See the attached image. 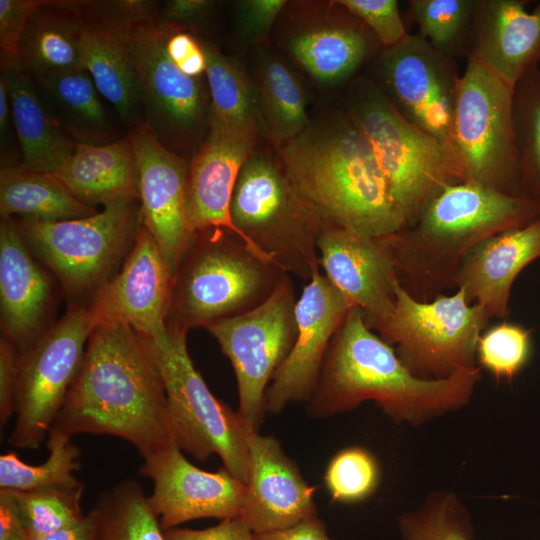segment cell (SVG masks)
Returning a JSON list of instances; mask_svg holds the SVG:
<instances>
[{
    "instance_id": "cell-29",
    "label": "cell",
    "mask_w": 540,
    "mask_h": 540,
    "mask_svg": "<svg viewBox=\"0 0 540 540\" xmlns=\"http://www.w3.org/2000/svg\"><path fill=\"white\" fill-rule=\"evenodd\" d=\"M128 34L84 17L80 52L82 66L98 92L113 105L131 131L144 123L140 119L143 107Z\"/></svg>"
},
{
    "instance_id": "cell-44",
    "label": "cell",
    "mask_w": 540,
    "mask_h": 540,
    "mask_svg": "<svg viewBox=\"0 0 540 540\" xmlns=\"http://www.w3.org/2000/svg\"><path fill=\"white\" fill-rule=\"evenodd\" d=\"M337 2L367 26L382 48L395 46L409 35L396 0H337Z\"/></svg>"
},
{
    "instance_id": "cell-16",
    "label": "cell",
    "mask_w": 540,
    "mask_h": 540,
    "mask_svg": "<svg viewBox=\"0 0 540 540\" xmlns=\"http://www.w3.org/2000/svg\"><path fill=\"white\" fill-rule=\"evenodd\" d=\"M139 473L153 482L148 498L164 531L196 519L241 514L245 483L225 467L208 472L194 466L175 443L145 458Z\"/></svg>"
},
{
    "instance_id": "cell-7",
    "label": "cell",
    "mask_w": 540,
    "mask_h": 540,
    "mask_svg": "<svg viewBox=\"0 0 540 540\" xmlns=\"http://www.w3.org/2000/svg\"><path fill=\"white\" fill-rule=\"evenodd\" d=\"M68 306L87 307L119 271L142 226L138 199H121L87 217L55 222L13 218Z\"/></svg>"
},
{
    "instance_id": "cell-13",
    "label": "cell",
    "mask_w": 540,
    "mask_h": 540,
    "mask_svg": "<svg viewBox=\"0 0 540 540\" xmlns=\"http://www.w3.org/2000/svg\"><path fill=\"white\" fill-rule=\"evenodd\" d=\"M95 322L87 307L68 306L27 350L19 354L15 422L8 443L38 449L47 439L85 355Z\"/></svg>"
},
{
    "instance_id": "cell-27",
    "label": "cell",
    "mask_w": 540,
    "mask_h": 540,
    "mask_svg": "<svg viewBox=\"0 0 540 540\" xmlns=\"http://www.w3.org/2000/svg\"><path fill=\"white\" fill-rule=\"evenodd\" d=\"M51 175L76 199L90 206H105L121 199L139 200L129 134L102 145L76 144L72 155Z\"/></svg>"
},
{
    "instance_id": "cell-40",
    "label": "cell",
    "mask_w": 540,
    "mask_h": 540,
    "mask_svg": "<svg viewBox=\"0 0 540 540\" xmlns=\"http://www.w3.org/2000/svg\"><path fill=\"white\" fill-rule=\"evenodd\" d=\"M403 540H473L470 517L453 494L431 496L414 512L398 520Z\"/></svg>"
},
{
    "instance_id": "cell-20",
    "label": "cell",
    "mask_w": 540,
    "mask_h": 540,
    "mask_svg": "<svg viewBox=\"0 0 540 540\" xmlns=\"http://www.w3.org/2000/svg\"><path fill=\"white\" fill-rule=\"evenodd\" d=\"M320 266L328 280L359 308L375 330L395 307L397 274L384 237L341 227H323L317 239Z\"/></svg>"
},
{
    "instance_id": "cell-25",
    "label": "cell",
    "mask_w": 540,
    "mask_h": 540,
    "mask_svg": "<svg viewBox=\"0 0 540 540\" xmlns=\"http://www.w3.org/2000/svg\"><path fill=\"white\" fill-rule=\"evenodd\" d=\"M527 3L476 0L472 23L468 55L513 88L540 64V2L532 11Z\"/></svg>"
},
{
    "instance_id": "cell-34",
    "label": "cell",
    "mask_w": 540,
    "mask_h": 540,
    "mask_svg": "<svg viewBox=\"0 0 540 540\" xmlns=\"http://www.w3.org/2000/svg\"><path fill=\"white\" fill-rule=\"evenodd\" d=\"M201 43L211 100L209 125L258 136V109L250 76L212 43Z\"/></svg>"
},
{
    "instance_id": "cell-3",
    "label": "cell",
    "mask_w": 540,
    "mask_h": 540,
    "mask_svg": "<svg viewBox=\"0 0 540 540\" xmlns=\"http://www.w3.org/2000/svg\"><path fill=\"white\" fill-rule=\"evenodd\" d=\"M277 154L323 227L372 237L407 227L371 144L344 109L311 120Z\"/></svg>"
},
{
    "instance_id": "cell-48",
    "label": "cell",
    "mask_w": 540,
    "mask_h": 540,
    "mask_svg": "<svg viewBox=\"0 0 540 540\" xmlns=\"http://www.w3.org/2000/svg\"><path fill=\"white\" fill-rule=\"evenodd\" d=\"M166 27L168 31L165 46L169 57L186 75L204 77L206 55L201 41L191 33Z\"/></svg>"
},
{
    "instance_id": "cell-5",
    "label": "cell",
    "mask_w": 540,
    "mask_h": 540,
    "mask_svg": "<svg viewBox=\"0 0 540 540\" xmlns=\"http://www.w3.org/2000/svg\"><path fill=\"white\" fill-rule=\"evenodd\" d=\"M288 275L232 230L196 232L173 274L165 324L188 332L243 314Z\"/></svg>"
},
{
    "instance_id": "cell-2",
    "label": "cell",
    "mask_w": 540,
    "mask_h": 540,
    "mask_svg": "<svg viewBox=\"0 0 540 540\" xmlns=\"http://www.w3.org/2000/svg\"><path fill=\"white\" fill-rule=\"evenodd\" d=\"M480 369H461L443 379L417 377L352 307L327 350L308 413L327 418L371 400L397 423H423L467 404Z\"/></svg>"
},
{
    "instance_id": "cell-45",
    "label": "cell",
    "mask_w": 540,
    "mask_h": 540,
    "mask_svg": "<svg viewBox=\"0 0 540 540\" xmlns=\"http://www.w3.org/2000/svg\"><path fill=\"white\" fill-rule=\"evenodd\" d=\"M42 0H0L1 70L19 67V45L27 23Z\"/></svg>"
},
{
    "instance_id": "cell-50",
    "label": "cell",
    "mask_w": 540,
    "mask_h": 540,
    "mask_svg": "<svg viewBox=\"0 0 540 540\" xmlns=\"http://www.w3.org/2000/svg\"><path fill=\"white\" fill-rule=\"evenodd\" d=\"M166 540H255L254 532L241 517L226 518L205 529L175 527L164 531Z\"/></svg>"
},
{
    "instance_id": "cell-1",
    "label": "cell",
    "mask_w": 540,
    "mask_h": 540,
    "mask_svg": "<svg viewBox=\"0 0 540 540\" xmlns=\"http://www.w3.org/2000/svg\"><path fill=\"white\" fill-rule=\"evenodd\" d=\"M50 431L71 438L115 436L143 459L174 443L165 386L148 339L126 325L96 326Z\"/></svg>"
},
{
    "instance_id": "cell-33",
    "label": "cell",
    "mask_w": 540,
    "mask_h": 540,
    "mask_svg": "<svg viewBox=\"0 0 540 540\" xmlns=\"http://www.w3.org/2000/svg\"><path fill=\"white\" fill-rule=\"evenodd\" d=\"M96 212V207L80 202L47 172L23 162L1 166L0 215L3 218L55 222Z\"/></svg>"
},
{
    "instance_id": "cell-14",
    "label": "cell",
    "mask_w": 540,
    "mask_h": 540,
    "mask_svg": "<svg viewBox=\"0 0 540 540\" xmlns=\"http://www.w3.org/2000/svg\"><path fill=\"white\" fill-rule=\"evenodd\" d=\"M296 302L288 275L264 303L205 328L232 364L238 413L253 432H258L266 413L267 388L296 340Z\"/></svg>"
},
{
    "instance_id": "cell-51",
    "label": "cell",
    "mask_w": 540,
    "mask_h": 540,
    "mask_svg": "<svg viewBox=\"0 0 540 540\" xmlns=\"http://www.w3.org/2000/svg\"><path fill=\"white\" fill-rule=\"evenodd\" d=\"M255 540H334L326 525L317 516L300 521L290 527L254 533Z\"/></svg>"
},
{
    "instance_id": "cell-31",
    "label": "cell",
    "mask_w": 540,
    "mask_h": 540,
    "mask_svg": "<svg viewBox=\"0 0 540 540\" xmlns=\"http://www.w3.org/2000/svg\"><path fill=\"white\" fill-rule=\"evenodd\" d=\"M250 79L256 95L260 134L279 146L307 128L311 119L304 87L279 55L261 49L254 58Z\"/></svg>"
},
{
    "instance_id": "cell-52",
    "label": "cell",
    "mask_w": 540,
    "mask_h": 540,
    "mask_svg": "<svg viewBox=\"0 0 540 540\" xmlns=\"http://www.w3.org/2000/svg\"><path fill=\"white\" fill-rule=\"evenodd\" d=\"M0 540H33L25 528L11 491L0 489Z\"/></svg>"
},
{
    "instance_id": "cell-24",
    "label": "cell",
    "mask_w": 540,
    "mask_h": 540,
    "mask_svg": "<svg viewBox=\"0 0 540 540\" xmlns=\"http://www.w3.org/2000/svg\"><path fill=\"white\" fill-rule=\"evenodd\" d=\"M257 137L209 125L204 142L188 164L186 211L193 233L226 228L240 235L231 219V200Z\"/></svg>"
},
{
    "instance_id": "cell-46",
    "label": "cell",
    "mask_w": 540,
    "mask_h": 540,
    "mask_svg": "<svg viewBox=\"0 0 540 540\" xmlns=\"http://www.w3.org/2000/svg\"><path fill=\"white\" fill-rule=\"evenodd\" d=\"M286 5L285 0L235 1L234 13L239 38L246 44H264Z\"/></svg>"
},
{
    "instance_id": "cell-32",
    "label": "cell",
    "mask_w": 540,
    "mask_h": 540,
    "mask_svg": "<svg viewBox=\"0 0 540 540\" xmlns=\"http://www.w3.org/2000/svg\"><path fill=\"white\" fill-rule=\"evenodd\" d=\"M32 81L76 144L102 145L117 140L100 93L86 69L78 68Z\"/></svg>"
},
{
    "instance_id": "cell-37",
    "label": "cell",
    "mask_w": 540,
    "mask_h": 540,
    "mask_svg": "<svg viewBox=\"0 0 540 540\" xmlns=\"http://www.w3.org/2000/svg\"><path fill=\"white\" fill-rule=\"evenodd\" d=\"M408 4L419 36L449 58L467 57L476 0H410Z\"/></svg>"
},
{
    "instance_id": "cell-23",
    "label": "cell",
    "mask_w": 540,
    "mask_h": 540,
    "mask_svg": "<svg viewBox=\"0 0 540 540\" xmlns=\"http://www.w3.org/2000/svg\"><path fill=\"white\" fill-rule=\"evenodd\" d=\"M249 474L239 517L254 533L290 527L317 516L315 488L272 436L249 437Z\"/></svg>"
},
{
    "instance_id": "cell-42",
    "label": "cell",
    "mask_w": 540,
    "mask_h": 540,
    "mask_svg": "<svg viewBox=\"0 0 540 540\" xmlns=\"http://www.w3.org/2000/svg\"><path fill=\"white\" fill-rule=\"evenodd\" d=\"M380 468L366 449L354 446L339 451L330 460L324 482L333 501L353 504L366 500L377 489Z\"/></svg>"
},
{
    "instance_id": "cell-35",
    "label": "cell",
    "mask_w": 540,
    "mask_h": 540,
    "mask_svg": "<svg viewBox=\"0 0 540 540\" xmlns=\"http://www.w3.org/2000/svg\"><path fill=\"white\" fill-rule=\"evenodd\" d=\"M95 540H166L142 486L126 479L102 491L92 508Z\"/></svg>"
},
{
    "instance_id": "cell-41",
    "label": "cell",
    "mask_w": 540,
    "mask_h": 540,
    "mask_svg": "<svg viewBox=\"0 0 540 540\" xmlns=\"http://www.w3.org/2000/svg\"><path fill=\"white\" fill-rule=\"evenodd\" d=\"M531 332L523 326L501 322L487 328L477 344L476 359L497 380L511 382L528 364Z\"/></svg>"
},
{
    "instance_id": "cell-38",
    "label": "cell",
    "mask_w": 540,
    "mask_h": 540,
    "mask_svg": "<svg viewBox=\"0 0 540 540\" xmlns=\"http://www.w3.org/2000/svg\"><path fill=\"white\" fill-rule=\"evenodd\" d=\"M512 112L522 195L540 204V67L514 86Z\"/></svg>"
},
{
    "instance_id": "cell-6",
    "label": "cell",
    "mask_w": 540,
    "mask_h": 540,
    "mask_svg": "<svg viewBox=\"0 0 540 540\" xmlns=\"http://www.w3.org/2000/svg\"><path fill=\"white\" fill-rule=\"evenodd\" d=\"M344 110L371 144L407 227L443 187L465 182L456 156L404 118L369 76L349 82Z\"/></svg>"
},
{
    "instance_id": "cell-17",
    "label": "cell",
    "mask_w": 540,
    "mask_h": 540,
    "mask_svg": "<svg viewBox=\"0 0 540 540\" xmlns=\"http://www.w3.org/2000/svg\"><path fill=\"white\" fill-rule=\"evenodd\" d=\"M351 308L324 274L312 276L297 299L296 340L267 388L266 412L276 414L310 399L330 343Z\"/></svg>"
},
{
    "instance_id": "cell-10",
    "label": "cell",
    "mask_w": 540,
    "mask_h": 540,
    "mask_svg": "<svg viewBox=\"0 0 540 540\" xmlns=\"http://www.w3.org/2000/svg\"><path fill=\"white\" fill-rule=\"evenodd\" d=\"M395 307L375 331L389 343L402 363L417 377L443 379L476 366V350L490 317L478 304L468 303L457 288L420 301L394 282Z\"/></svg>"
},
{
    "instance_id": "cell-11",
    "label": "cell",
    "mask_w": 540,
    "mask_h": 540,
    "mask_svg": "<svg viewBox=\"0 0 540 540\" xmlns=\"http://www.w3.org/2000/svg\"><path fill=\"white\" fill-rule=\"evenodd\" d=\"M512 102L513 87L468 55L454 116V139L465 182L520 196Z\"/></svg>"
},
{
    "instance_id": "cell-18",
    "label": "cell",
    "mask_w": 540,
    "mask_h": 540,
    "mask_svg": "<svg viewBox=\"0 0 540 540\" xmlns=\"http://www.w3.org/2000/svg\"><path fill=\"white\" fill-rule=\"evenodd\" d=\"M142 226L153 236L172 273L189 246L186 211L188 160L166 149L144 124L129 131Z\"/></svg>"
},
{
    "instance_id": "cell-49",
    "label": "cell",
    "mask_w": 540,
    "mask_h": 540,
    "mask_svg": "<svg viewBox=\"0 0 540 540\" xmlns=\"http://www.w3.org/2000/svg\"><path fill=\"white\" fill-rule=\"evenodd\" d=\"M18 348L0 338V423L5 425L15 414V392L18 372Z\"/></svg>"
},
{
    "instance_id": "cell-4",
    "label": "cell",
    "mask_w": 540,
    "mask_h": 540,
    "mask_svg": "<svg viewBox=\"0 0 540 540\" xmlns=\"http://www.w3.org/2000/svg\"><path fill=\"white\" fill-rule=\"evenodd\" d=\"M540 217V204L473 182L443 187L417 221L384 236L401 286L428 301L455 287L463 257L484 239Z\"/></svg>"
},
{
    "instance_id": "cell-12",
    "label": "cell",
    "mask_w": 540,
    "mask_h": 540,
    "mask_svg": "<svg viewBox=\"0 0 540 540\" xmlns=\"http://www.w3.org/2000/svg\"><path fill=\"white\" fill-rule=\"evenodd\" d=\"M167 27L157 18L128 34L137 75L144 125L169 151L187 159L205 140L211 100L206 76L186 75L166 51Z\"/></svg>"
},
{
    "instance_id": "cell-9",
    "label": "cell",
    "mask_w": 540,
    "mask_h": 540,
    "mask_svg": "<svg viewBox=\"0 0 540 540\" xmlns=\"http://www.w3.org/2000/svg\"><path fill=\"white\" fill-rule=\"evenodd\" d=\"M187 333L165 325L147 338L165 386L172 441L200 461L218 455L223 467L246 484L253 431L210 391L188 353Z\"/></svg>"
},
{
    "instance_id": "cell-54",
    "label": "cell",
    "mask_w": 540,
    "mask_h": 540,
    "mask_svg": "<svg viewBox=\"0 0 540 540\" xmlns=\"http://www.w3.org/2000/svg\"><path fill=\"white\" fill-rule=\"evenodd\" d=\"M96 516L91 509L75 525L47 534L38 540H95Z\"/></svg>"
},
{
    "instance_id": "cell-26",
    "label": "cell",
    "mask_w": 540,
    "mask_h": 540,
    "mask_svg": "<svg viewBox=\"0 0 540 540\" xmlns=\"http://www.w3.org/2000/svg\"><path fill=\"white\" fill-rule=\"evenodd\" d=\"M538 258L540 217L475 245L460 262L455 287L464 291L468 303L481 306L490 319H505L515 279Z\"/></svg>"
},
{
    "instance_id": "cell-47",
    "label": "cell",
    "mask_w": 540,
    "mask_h": 540,
    "mask_svg": "<svg viewBox=\"0 0 540 540\" xmlns=\"http://www.w3.org/2000/svg\"><path fill=\"white\" fill-rule=\"evenodd\" d=\"M217 2L211 0H169L161 2L157 20L172 29L195 35L211 21Z\"/></svg>"
},
{
    "instance_id": "cell-28",
    "label": "cell",
    "mask_w": 540,
    "mask_h": 540,
    "mask_svg": "<svg viewBox=\"0 0 540 540\" xmlns=\"http://www.w3.org/2000/svg\"><path fill=\"white\" fill-rule=\"evenodd\" d=\"M84 17L77 0H42L19 45V67L32 80L83 68Z\"/></svg>"
},
{
    "instance_id": "cell-21",
    "label": "cell",
    "mask_w": 540,
    "mask_h": 540,
    "mask_svg": "<svg viewBox=\"0 0 540 540\" xmlns=\"http://www.w3.org/2000/svg\"><path fill=\"white\" fill-rule=\"evenodd\" d=\"M60 287L34 256L13 218L0 221L1 336L23 352L54 323Z\"/></svg>"
},
{
    "instance_id": "cell-19",
    "label": "cell",
    "mask_w": 540,
    "mask_h": 540,
    "mask_svg": "<svg viewBox=\"0 0 540 540\" xmlns=\"http://www.w3.org/2000/svg\"><path fill=\"white\" fill-rule=\"evenodd\" d=\"M173 273L151 233L141 226L119 271L87 308L95 322L121 324L152 338L165 327Z\"/></svg>"
},
{
    "instance_id": "cell-15",
    "label": "cell",
    "mask_w": 540,
    "mask_h": 540,
    "mask_svg": "<svg viewBox=\"0 0 540 540\" xmlns=\"http://www.w3.org/2000/svg\"><path fill=\"white\" fill-rule=\"evenodd\" d=\"M460 75L456 60L418 34H409L377 53L369 77L404 118L439 140L459 161L454 116Z\"/></svg>"
},
{
    "instance_id": "cell-53",
    "label": "cell",
    "mask_w": 540,
    "mask_h": 540,
    "mask_svg": "<svg viewBox=\"0 0 540 540\" xmlns=\"http://www.w3.org/2000/svg\"><path fill=\"white\" fill-rule=\"evenodd\" d=\"M16 134L9 95L5 81L0 77V139H1V166L21 163L12 152V134Z\"/></svg>"
},
{
    "instance_id": "cell-22",
    "label": "cell",
    "mask_w": 540,
    "mask_h": 540,
    "mask_svg": "<svg viewBox=\"0 0 540 540\" xmlns=\"http://www.w3.org/2000/svg\"><path fill=\"white\" fill-rule=\"evenodd\" d=\"M284 36L283 47L317 83L335 87L352 80L382 46L367 26L337 1L319 16L305 17Z\"/></svg>"
},
{
    "instance_id": "cell-39",
    "label": "cell",
    "mask_w": 540,
    "mask_h": 540,
    "mask_svg": "<svg viewBox=\"0 0 540 540\" xmlns=\"http://www.w3.org/2000/svg\"><path fill=\"white\" fill-rule=\"evenodd\" d=\"M21 520L33 540L80 522L84 486L78 480L44 489L11 491Z\"/></svg>"
},
{
    "instance_id": "cell-30",
    "label": "cell",
    "mask_w": 540,
    "mask_h": 540,
    "mask_svg": "<svg viewBox=\"0 0 540 540\" xmlns=\"http://www.w3.org/2000/svg\"><path fill=\"white\" fill-rule=\"evenodd\" d=\"M12 110L22 162L53 173L72 155L76 143L52 114L32 79L20 68L1 70Z\"/></svg>"
},
{
    "instance_id": "cell-36",
    "label": "cell",
    "mask_w": 540,
    "mask_h": 540,
    "mask_svg": "<svg viewBox=\"0 0 540 540\" xmlns=\"http://www.w3.org/2000/svg\"><path fill=\"white\" fill-rule=\"evenodd\" d=\"M71 437L50 431L46 446L48 457L30 465L14 451L0 456V489L28 492L77 481L73 472L80 467V450Z\"/></svg>"
},
{
    "instance_id": "cell-43",
    "label": "cell",
    "mask_w": 540,
    "mask_h": 540,
    "mask_svg": "<svg viewBox=\"0 0 540 540\" xmlns=\"http://www.w3.org/2000/svg\"><path fill=\"white\" fill-rule=\"evenodd\" d=\"M84 17L128 33L136 25L156 19L161 2L154 0H77Z\"/></svg>"
},
{
    "instance_id": "cell-8",
    "label": "cell",
    "mask_w": 540,
    "mask_h": 540,
    "mask_svg": "<svg viewBox=\"0 0 540 540\" xmlns=\"http://www.w3.org/2000/svg\"><path fill=\"white\" fill-rule=\"evenodd\" d=\"M230 214L247 243L289 275L309 281L320 271L317 239L323 226L278 154L254 148L237 178Z\"/></svg>"
}]
</instances>
